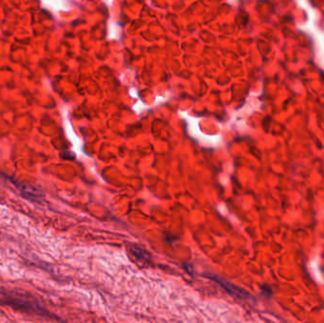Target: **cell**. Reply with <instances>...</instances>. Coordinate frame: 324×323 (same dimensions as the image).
Wrapping results in <instances>:
<instances>
[{"label": "cell", "instance_id": "2", "mask_svg": "<svg viewBox=\"0 0 324 323\" xmlns=\"http://www.w3.org/2000/svg\"><path fill=\"white\" fill-rule=\"evenodd\" d=\"M207 277L218 283L222 288H224V289L226 290L228 293H230V295H232V296L236 297V298H239V299H243V300H245V299L247 300V299H250V294H249L247 291H245V290L242 289V288L239 287V286L234 285L233 283H230L229 281H227L226 279L215 276V275H210V274H208Z\"/></svg>", "mask_w": 324, "mask_h": 323}, {"label": "cell", "instance_id": "3", "mask_svg": "<svg viewBox=\"0 0 324 323\" xmlns=\"http://www.w3.org/2000/svg\"><path fill=\"white\" fill-rule=\"evenodd\" d=\"M21 193L23 196L25 198H27L31 201H34V202L41 203V199H42V196H41L40 193L36 190V189L32 188V187H22L21 190Z\"/></svg>", "mask_w": 324, "mask_h": 323}, {"label": "cell", "instance_id": "1", "mask_svg": "<svg viewBox=\"0 0 324 323\" xmlns=\"http://www.w3.org/2000/svg\"><path fill=\"white\" fill-rule=\"evenodd\" d=\"M0 304L29 315L54 318L55 316L46 309L35 298L25 292L16 290H1Z\"/></svg>", "mask_w": 324, "mask_h": 323}, {"label": "cell", "instance_id": "4", "mask_svg": "<svg viewBox=\"0 0 324 323\" xmlns=\"http://www.w3.org/2000/svg\"><path fill=\"white\" fill-rule=\"evenodd\" d=\"M131 253L132 255L134 256L135 258H137L140 262L142 263H149L151 261V256L149 254V252H147L145 249H142L140 247H131Z\"/></svg>", "mask_w": 324, "mask_h": 323}]
</instances>
